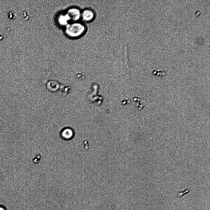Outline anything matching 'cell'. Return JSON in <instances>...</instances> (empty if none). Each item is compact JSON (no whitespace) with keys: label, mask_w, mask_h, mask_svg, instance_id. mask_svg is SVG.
Instances as JSON below:
<instances>
[{"label":"cell","mask_w":210,"mask_h":210,"mask_svg":"<svg viewBox=\"0 0 210 210\" xmlns=\"http://www.w3.org/2000/svg\"><path fill=\"white\" fill-rule=\"evenodd\" d=\"M0 210H5V209L2 207L0 206Z\"/></svg>","instance_id":"6"},{"label":"cell","mask_w":210,"mask_h":210,"mask_svg":"<svg viewBox=\"0 0 210 210\" xmlns=\"http://www.w3.org/2000/svg\"><path fill=\"white\" fill-rule=\"evenodd\" d=\"M86 27L83 23L75 22L66 26L65 32L69 37L76 38L80 37L84 34Z\"/></svg>","instance_id":"1"},{"label":"cell","mask_w":210,"mask_h":210,"mask_svg":"<svg viewBox=\"0 0 210 210\" xmlns=\"http://www.w3.org/2000/svg\"><path fill=\"white\" fill-rule=\"evenodd\" d=\"M69 20V18L66 14L60 15L58 17V20L60 24L66 26L68 24V22Z\"/></svg>","instance_id":"5"},{"label":"cell","mask_w":210,"mask_h":210,"mask_svg":"<svg viewBox=\"0 0 210 210\" xmlns=\"http://www.w3.org/2000/svg\"><path fill=\"white\" fill-rule=\"evenodd\" d=\"M74 134V132L72 129L69 128H66L64 129L61 131V136L65 140H69L73 138Z\"/></svg>","instance_id":"4"},{"label":"cell","mask_w":210,"mask_h":210,"mask_svg":"<svg viewBox=\"0 0 210 210\" xmlns=\"http://www.w3.org/2000/svg\"><path fill=\"white\" fill-rule=\"evenodd\" d=\"M81 12L80 10L76 8H72L69 9L66 13L70 20L76 22L80 18Z\"/></svg>","instance_id":"3"},{"label":"cell","mask_w":210,"mask_h":210,"mask_svg":"<svg viewBox=\"0 0 210 210\" xmlns=\"http://www.w3.org/2000/svg\"><path fill=\"white\" fill-rule=\"evenodd\" d=\"M95 17V12L92 9L86 8L81 12V18L85 22H91L94 19Z\"/></svg>","instance_id":"2"}]
</instances>
